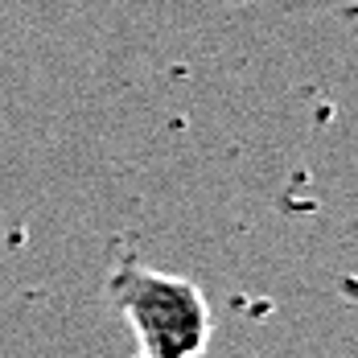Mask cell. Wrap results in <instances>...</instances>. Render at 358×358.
<instances>
[{
	"mask_svg": "<svg viewBox=\"0 0 358 358\" xmlns=\"http://www.w3.org/2000/svg\"><path fill=\"white\" fill-rule=\"evenodd\" d=\"M108 301L128 322L141 358H198L210 342V305L185 276L124 255L108 276Z\"/></svg>",
	"mask_w": 358,
	"mask_h": 358,
	"instance_id": "obj_1",
	"label": "cell"
}]
</instances>
